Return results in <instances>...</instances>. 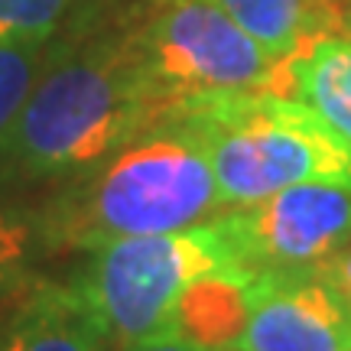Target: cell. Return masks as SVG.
I'll return each mask as SVG.
<instances>
[{"label":"cell","instance_id":"obj_9","mask_svg":"<svg viewBox=\"0 0 351 351\" xmlns=\"http://www.w3.org/2000/svg\"><path fill=\"white\" fill-rule=\"evenodd\" d=\"M0 351H111V339L75 283H39L10 319Z\"/></svg>","mask_w":351,"mask_h":351},{"label":"cell","instance_id":"obj_10","mask_svg":"<svg viewBox=\"0 0 351 351\" xmlns=\"http://www.w3.org/2000/svg\"><path fill=\"white\" fill-rule=\"evenodd\" d=\"M276 95L302 101L351 147V33H322L280 65Z\"/></svg>","mask_w":351,"mask_h":351},{"label":"cell","instance_id":"obj_18","mask_svg":"<svg viewBox=\"0 0 351 351\" xmlns=\"http://www.w3.org/2000/svg\"><path fill=\"white\" fill-rule=\"evenodd\" d=\"M345 29H348V33H351V16H348V20H345Z\"/></svg>","mask_w":351,"mask_h":351},{"label":"cell","instance_id":"obj_11","mask_svg":"<svg viewBox=\"0 0 351 351\" xmlns=\"http://www.w3.org/2000/svg\"><path fill=\"white\" fill-rule=\"evenodd\" d=\"M257 39L274 59H289L309 39L345 29V13L332 0H212Z\"/></svg>","mask_w":351,"mask_h":351},{"label":"cell","instance_id":"obj_1","mask_svg":"<svg viewBox=\"0 0 351 351\" xmlns=\"http://www.w3.org/2000/svg\"><path fill=\"white\" fill-rule=\"evenodd\" d=\"M173 101L153 82L127 33L46 65L0 143L26 176H62L101 163L134 137L166 124Z\"/></svg>","mask_w":351,"mask_h":351},{"label":"cell","instance_id":"obj_8","mask_svg":"<svg viewBox=\"0 0 351 351\" xmlns=\"http://www.w3.org/2000/svg\"><path fill=\"white\" fill-rule=\"evenodd\" d=\"M257 276L228 267L192 280L166 315L163 335L199 351H238L251 319Z\"/></svg>","mask_w":351,"mask_h":351},{"label":"cell","instance_id":"obj_3","mask_svg":"<svg viewBox=\"0 0 351 351\" xmlns=\"http://www.w3.org/2000/svg\"><path fill=\"white\" fill-rule=\"evenodd\" d=\"M166 124L182 127L208 156L225 212L302 182L351 189V147L313 108L287 95H192L176 101Z\"/></svg>","mask_w":351,"mask_h":351},{"label":"cell","instance_id":"obj_7","mask_svg":"<svg viewBox=\"0 0 351 351\" xmlns=\"http://www.w3.org/2000/svg\"><path fill=\"white\" fill-rule=\"evenodd\" d=\"M238 351H351V306L322 274H263Z\"/></svg>","mask_w":351,"mask_h":351},{"label":"cell","instance_id":"obj_2","mask_svg":"<svg viewBox=\"0 0 351 351\" xmlns=\"http://www.w3.org/2000/svg\"><path fill=\"white\" fill-rule=\"evenodd\" d=\"M215 212H225V202L208 156L182 127L160 124L88 166L46 208L39 238L49 247L95 251L202 225Z\"/></svg>","mask_w":351,"mask_h":351},{"label":"cell","instance_id":"obj_17","mask_svg":"<svg viewBox=\"0 0 351 351\" xmlns=\"http://www.w3.org/2000/svg\"><path fill=\"white\" fill-rule=\"evenodd\" d=\"M332 3H335V7L345 13V20H348V16H351V0H332Z\"/></svg>","mask_w":351,"mask_h":351},{"label":"cell","instance_id":"obj_12","mask_svg":"<svg viewBox=\"0 0 351 351\" xmlns=\"http://www.w3.org/2000/svg\"><path fill=\"white\" fill-rule=\"evenodd\" d=\"M43 65L39 43H0V143L23 111Z\"/></svg>","mask_w":351,"mask_h":351},{"label":"cell","instance_id":"obj_16","mask_svg":"<svg viewBox=\"0 0 351 351\" xmlns=\"http://www.w3.org/2000/svg\"><path fill=\"white\" fill-rule=\"evenodd\" d=\"M111 351H199L173 335H150V339L130 341V345H111Z\"/></svg>","mask_w":351,"mask_h":351},{"label":"cell","instance_id":"obj_5","mask_svg":"<svg viewBox=\"0 0 351 351\" xmlns=\"http://www.w3.org/2000/svg\"><path fill=\"white\" fill-rule=\"evenodd\" d=\"M130 36L147 72L173 104L215 91L276 95L283 62L212 0H153L150 16Z\"/></svg>","mask_w":351,"mask_h":351},{"label":"cell","instance_id":"obj_13","mask_svg":"<svg viewBox=\"0 0 351 351\" xmlns=\"http://www.w3.org/2000/svg\"><path fill=\"white\" fill-rule=\"evenodd\" d=\"M72 0H0V43H43Z\"/></svg>","mask_w":351,"mask_h":351},{"label":"cell","instance_id":"obj_6","mask_svg":"<svg viewBox=\"0 0 351 351\" xmlns=\"http://www.w3.org/2000/svg\"><path fill=\"white\" fill-rule=\"evenodd\" d=\"M218 221L247 274H319L351 241V189L302 182Z\"/></svg>","mask_w":351,"mask_h":351},{"label":"cell","instance_id":"obj_4","mask_svg":"<svg viewBox=\"0 0 351 351\" xmlns=\"http://www.w3.org/2000/svg\"><path fill=\"white\" fill-rule=\"evenodd\" d=\"M88 254L75 287L101 319L111 345L163 335L166 315L192 280L241 267L218 218L169 234L121 238Z\"/></svg>","mask_w":351,"mask_h":351},{"label":"cell","instance_id":"obj_15","mask_svg":"<svg viewBox=\"0 0 351 351\" xmlns=\"http://www.w3.org/2000/svg\"><path fill=\"white\" fill-rule=\"evenodd\" d=\"M319 274L326 276L328 287L335 289L341 300L351 306V241L341 247L339 254H335V257H332V261L326 263V267H322V270H319Z\"/></svg>","mask_w":351,"mask_h":351},{"label":"cell","instance_id":"obj_14","mask_svg":"<svg viewBox=\"0 0 351 351\" xmlns=\"http://www.w3.org/2000/svg\"><path fill=\"white\" fill-rule=\"evenodd\" d=\"M36 228L23 215L0 202V289L20 283L36 247Z\"/></svg>","mask_w":351,"mask_h":351}]
</instances>
